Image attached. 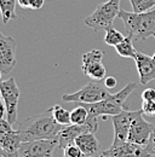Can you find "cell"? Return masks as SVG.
<instances>
[{
	"instance_id": "cell-24",
	"label": "cell",
	"mask_w": 155,
	"mask_h": 157,
	"mask_svg": "<svg viewBox=\"0 0 155 157\" xmlns=\"http://www.w3.org/2000/svg\"><path fill=\"white\" fill-rule=\"evenodd\" d=\"M63 157H89L86 156L77 144H70L63 149Z\"/></svg>"
},
{
	"instance_id": "cell-10",
	"label": "cell",
	"mask_w": 155,
	"mask_h": 157,
	"mask_svg": "<svg viewBox=\"0 0 155 157\" xmlns=\"http://www.w3.org/2000/svg\"><path fill=\"white\" fill-rule=\"evenodd\" d=\"M17 42L12 36L0 33V70L2 75H10L16 65Z\"/></svg>"
},
{
	"instance_id": "cell-25",
	"label": "cell",
	"mask_w": 155,
	"mask_h": 157,
	"mask_svg": "<svg viewBox=\"0 0 155 157\" xmlns=\"http://www.w3.org/2000/svg\"><path fill=\"white\" fill-rule=\"evenodd\" d=\"M143 101H155V90L154 88H145L142 92Z\"/></svg>"
},
{
	"instance_id": "cell-7",
	"label": "cell",
	"mask_w": 155,
	"mask_h": 157,
	"mask_svg": "<svg viewBox=\"0 0 155 157\" xmlns=\"http://www.w3.org/2000/svg\"><path fill=\"white\" fill-rule=\"evenodd\" d=\"M98 129V118L89 117L84 124H68L63 126L58 134V147L64 149L70 144H74L78 137L84 133H96Z\"/></svg>"
},
{
	"instance_id": "cell-17",
	"label": "cell",
	"mask_w": 155,
	"mask_h": 157,
	"mask_svg": "<svg viewBox=\"0 0 155 157\" xmlns=\"http://www.w3.org/2000/svg\"><path fill=\"white\" fill-rule=\"evenodd\" d=\"M81 69L86 76L92 78L93 81H101V80H104L107 78V70H105V67L103 65L102 62H97V63H93L91 65L84 67Z\"/></svg>"
},
{
	"instance_id": "cell-36",
	"label": "cell",
	"mask_w": 155,
	"mask_h": 157,
	"mask_svg": "<svg viewBox=\"0 0 155 157\" xmlns=\"http://www.w3.org/2000/svg\"><path fill=\"white\" fill-rule=\"evenodd\" d=\"M1 76H2V71L0 70V81H1Z\"/></svg>"
},
{
	"instance_id": "cell-33",
	"label": "cell",
	"mask_w": 155,
	"mask_h": 157,
	"mask_svg": "<svg viewBox=\"0 0 155 157\" xmlns=\"http://www.w3.org/2000/svg\"><path fill=\"white\" fill-rule=\"evenodd\" d=\"M4 157H21L19 152H4Z\"/></svg>"
},
{
	"instance_id": "cell-37",
	"label": "cell",
	"mask_w": 155,
	"mask_h": 157,
	"mask_svg": "<svg viewBox=\"0 0 155 157\" xmlns=\"http://www.w3.org/2000/svg\"><path fill=\"white\" fill-rule=\"evenodd\" d=\"M154 38H155V36H154ZM153 58H154V60H155V53H154V56H153Z\"/></svg>"
},
{
	"instance_id": "cell-19",
	"label": "cell",
	"mask_w": 155,
	"mask_h": 157,
	"mask_svg": "<svg viewBox=\"0 0 155 157\" xmlns=\"http://www.w3.org/2000/svg\"><path fill=\"white\" fill-rule=\"evenodd\" d=\"M49 111L52 114V116L55 118V121L62 124V126H68V124H72V121H70V111L66 110L63 106L61 105H54L52 108L49 109Z\"/></svg>"
},
{
	"instance_id": "cell-11",
	"label": "cell",
	"mask_w": 155,
	"mask_h": 157,
	"mask_svg": "<svg viewBox=\"0 0 155 157\" xmlns=\"http://www.w3.org/2000/svg\"><path fill=\"white\" fill-rule=\"evenodd\" d=\"M142 110V109H141ZM143 111H141L132 121L131 123V127H130V131H129V137L127 140L137 144V145H141V146H145L150 139V136L154 131V124L149 123L145 118L143 117Z\"/></svg>"
},
{
	"instance_id": "cell-3",
	"label": "cell",
	"mask_w": 155,
	"mask_h": 157,
	"mask_svg": "<svg viewBox=\"0 0 155 157\" xmlns=\"http://www.w3.org/2000/svg\"><path fill=\"white\" fill-rule=\"evenodd\" d=\"M119 18L124 22L126 33L136 40H147L155 36V9L137 13L120 10Z\"/></svg>"
},
{
	"instance_id": "cell-4",
	"label": "cell",
	"mask_w": 155,
	"mask_h": 157,
	"mask_svg": "<svg viewBox=\"0 0 155 157\" xmlns=\"http://www.w3.org/2000/svg\"><path fill=\"white\" fill-rule=\"evenodd\" d=\"M120 0H108L103 4H99L95 12L85 18V24L91 28L93 32L107 30L113 27V23L120 12Z\"/></svg>"
},
{
	"instance_id": "cell-29",
	"label": "cell",
	"mask_w": 155,
	"mask_h": 157,
	"mask_svg": "<svg viewBox=\"0 0 155 157\" xmlns=\"http://www.w3.org/2000/svg\"><path fill=\"white\" fill-rule=\"evenodd\" d=\"M116 85H117V81L114 76H107L104 78V86L107 88H114Z\"/></svg>"
},
{
	"instance_id": "cell-9",
	"label": "cell",
	"mask_w": 155,
	"mask_h": 157,
	"mask_svg": "<svg viewBox=\"0 0 155 157\" xmlns=\"http://www.w3.org/2000/svg\"><path fill=\"white\" fill-rule=\"evenodd\" d=\"M58 147V139H41L22 143L18 152L21 157H54Z\"/></svg>"
},
{
	"instance_id": "cell-21",
	"label": "cell",
	"mask_w": 155,
	"mask_h": 157,
	"mask_svg": "<svg viewBox=\"0 0 155 157\" xmlns=\"http://www.w3.org/2000/svg\"><path fill=\"white\" fill-rule=\"evenodd\" d=\"M125 35L122 33H120L119 30H116L114 27H110L105 30V36H104V42L109 46L115 47L120 42H122L125 40Z\"/></svg>"
},
{
	"instance_id": "cell-2",
	"label": "cell",
	"mask_w": 155,
	"mask_h": 157,
	"mask_svg": "<svg viewBox=\"0 0 155 157\" xmlns=\"http://www.w3.org/2000/svg\"><path fill=\"white\" fill-rule=\"evenodd\" d=\"M137 86L138 85L136 82H130L121 91H119L117 93H112L108 98L93 104H84L89 110V117L98 118L99 116H103V120H105L107 116H114L120 114L122 110L129 109L125 101L137 88Z\"/></svg>"
},
{
	"instance_id": "cell-23",
	"label": "cell",
	"mask_w": 155,
	"mask_h": 157,
	"mask_svg": "<svg viewBox=\"0 0 155 157\" xmlns=\"http://www.w3.org/2000/svg\"><path fill=\"white\" fill-rule=\"evenodd\" d=\"M133 12L142 13L155 9V0H130Z\"/></svg>"
},
{
	"instance_id": "cell-15",
	"label": "cell",
	"mask_w": 155,
	"mask_h": 157,
	"mask_svg": "<svg viewBox=\"0 0 155 157\" xmlns=\"http://www.w3.org/2000/svg\"><path fill=\"white\" fill-rule=\"evenodd\" d=\"M22 138L19 134L18 129H11L2 136H0V145L4 150V152H17L22 145Z\"/></svg>"
},
{
	"instance_id": "cell-13",
	"label": "cell",
	"mask_w": 155,
	"mask_h": 157,
	"mask_svg": "<svg viewBox=\"0 0 155 157\" xmlns=\"http://www.w3.org/2000/svg\"><path fill=\"white\" fill-rule=\"evenodd\" d=\"M137 70L139 74V83L148 85L150 81L155 80V60L142 52H137L135 58Z\"/></svg>"
},
{
	"instance_id": "cell-32",
	"label": "cell",
	"mask_w": 155,
	"mask_h": 157,
	"mask_svg": "<svg viewBox=\"0 0 155 157\" xmlns=\"http://www.w3.org/2000/svg\"><path fill=\"white\" fill-rule=\"evenodd\" d=\"M6 113V109H5V104L2 101V98H1V94H0V118L4 117V114Z\"/></svg>"
},
{
	"instance_id": "cell-1",
	"label": "cell",
	"mask_w": 155,
	"mask_h": 157,
	"mask_svg": "<svg viewBox=\"0 0 155 157\" xmlns=\"http://www.w3.org/2000/svg\"><path fill=\"white\" fill-rule=\"evenodd\" d=\"M63 126L57 123L52 114L47 110L38 116L24 120L18 126V132L23 143L41 139H58Z\"/></svg>"
},
{
	"instance_id": "cell-30",
	"label": "cell",
	"mask_w": 155,
	"mask_h": 157,
	"mask_svg": "<svg viewBox=\"0 0 155 157\" xmlns=\"http://www.w3.org/2000/svg\"><path fill=\"white\" fill-rule=\"evenodd\" d=\"M44 2H45V0H30L29 9H32V10H40L44 6Z\"/></svg>"
},
{
	"instance_id": "cell-18",
	"label": "cell",
	"mask_w": 155,
	"mask_h": 157,
	"mask_svg": "<svg viewBox=\"0 0 155 157\" xmlns=\"http://www.w3.org/2000/svg\"><path fill=\"white\" fill-rule=\"evenodd\" d=\"M132 40H133V38L127 34V36L125 38V40L122 42H120L117 46H115L116 53L120 57H124V58H133V59L136 58L137 51H136L135 46H133Z\"/></svg>"
},
{
	"instance_id": "cell-8",
	"label": "cell",
	"mask_w": 155,
	"mask_h": 157,
	"mask_svg": "<svg viewBox=\"0 0 155 157\" xmlns=\"http://www.w3.org/2000/svg\"><path fill=\"white\" fill-rule=\"evenodd\" d=\"M99 157H152L144 146L133 144L129 140H113L109 149L104 150Z\"/></svg>"
},
{
	"instance_id": "cell-35",
	"label": "cell",
	"mask_w": 155,
	"mask_h": 157,
	"mask_svg": "<svg viewBox=\"0 0 155 157\" xmlns=\"http://www.w3.org/2000/svg\"><path fill=\"white\" fill-rule=\"evenodd\" d=\"M153 117H155V101H154V110H153Z\"/></svg>"
},
{
	"instance_id": "cell-22",
	"label": "cell",
	"mask_w": 155,
	"mask_h": 157,
	"mask_svg": "<svg viewBox=\"0 0 155 157\" xmlns=\"http://www.w3.org/2000/svg\"><path fill=\"white\" fill-rule=\"evenodd\" d=\"M103 56H104V52L102 50H96V48L84 53L82 55V65H81V68L91 65V64L97 63V62H102Z\"/></svg>"
},
{
	"instance_id": "cell-20",
	"label": "cell",
	"mask_w": 155,
	"mask_h": 157,
	"mask_svg": "<svg viewBox=\"0 0 155 157\" xmlns=\"http://www.w3.org/2000/svg\"><path fill=\"white\" fill-rule=\"evenodd\" d=\"M89 118V110L84 104H80L79 106L74 108L70 111V121L74 124H84L86 123Z\"/></svg>"
},
{
	"instance_id": "cell-14",
	"label": "cell",
	"mask_w": 155,
	"mask_h": 157,
	"mask_svg": "<svg viewBox=\"0 0 155 157\" xmlns=\"http://www.w3.org/2000/svg\"><path fill=\"white\" fill-rule=\"evenodd\" d=\"M75 144L89 157H95L99 151V143L95 133H84L77 138Z\"/></svg>"
},
{
	"instance_id": "cell-26",
	"label": "cell",
	"mask_w": 155,
	"mask_h": 157,
	"mask_svg": "<svg viewBox=\"0 0 155 157\" xmlns=\"http://www.w3.org/2000/svg\"><path fill=\"white\" fill-rule=\"evenodd\" d=\"M153 110H154V101H143L142 104V111L144 115H148L153 117Z\"/></svg>"
},
{
	"instance_id": "cell-38",
	"label": "cell",
	"mask_w": 155,
	"mask_h": 157,
	"mask_svg": "<svg viewBox=\"0 0 155 157\" xmlns=\"http://www.w3.org/2000/svg\"><path fill=\"white\" fill-rule=\"evenodd\" d=\"M154 157H155V156H154Z\"/></svg>"
},
{
	"instance_id": "cell-31",
	"label": "cell",
	"mask_w": 155,
	"mask_h": 157,
	"mask_svg": "<svg viewBox=\"0 0 155 157\" xmlns=\"http://www.w3.org/2000/svg\"><path fill=\"white\" fill-rule=\"evenodd\" d=\"M17 2L23 9H29V6H30V0H17Z\"/></svg>"
},
{
	"instance_id": "cell-27",
	"label": "cell",
	"mask_w": 155,
	"mask_h": 157,
	"mask_svg": "<svg viewBox=\"0 0 155 157\" xmlns=\"http://www.w3.org/2000/svg\"><path fill=\"white\" fill-rule=\"evenodd\" d=\"M144 147H145V150H147L152 156H155V128H154V131H153V133H152V136H150V139H149L148 144H147Z\"/></svg>"
},
{
	"instance_id": "cell-34",
	"label": "cell",
	"mask_w": 155,
	"mask_h": 157,
	"mask_svg": "<svg viewBox=\"0 0 155 157\" xmlns=\"http://www.w3.org/2000/svg\"><path fill=\"white\" fill-rule=\"evenodd\" d=\"M0 157H4V150L1 147V145H0Z\"/></svg>"
},
{
	"instance_id": "cell-5",
	"label": "cell",
	"mask_w": 155,
	"mask_h": 157,
	"mask_svg": "<svg viewBox=\"0 0 155 157\" xmlns=\"http://www.w3.org/2000/svg\"><path fill=\"white\" fill-rule=\"evenodd\" d=\"M110 94L108 88L104 85H101L99 81H92L74 93H64L62 99L64 101H74L79 104H93L108 98Z\"/></svg>"
},
{
	"instance_id": "cell-12",
	"label": "cell",
	"mask_w": 155,
	"mask_h": 157,
	"mask_svg": "<svg viewBox=\"0 0 155 157\" xmlns=\"http://www.w3.org/2000/svg\"><path fill=\"white\" fill-rule=\"evenodd\" d=\"M141 111H142V110L131 111V110H129V109H125V110H122L120 114L112 116L113 127H114V140H121V141L127 140L131 123H132L133 118H135Z\"/></svg>"
},
{
	"instance_id": "cell-6",
	"label": "cell",
	"mask_w": 155,
	"mask_h": 157,
	"mask_svg": "<svg viewBox=\"0 0 155 157\" xmlns=\"http://www.w3.org/2000/svg\"><path fill=\"white\" fill-rule=\"evenodd\" d=\"M0 94L6 109V118L14 124L17 121L18 113V100L21 92L14 78H9L4 81H0Z\"/></svg>"
},
{
	"instance_id": "cell-28",
	"label": "cell",
	"mask_w": 155,
	"mask_h": 157,
	"mask_svg": "<svg viewBox=\"0 0 155 157\" xmlns=\"http://www.w3.org/2000/svg\"><path fill=\"white\" fill-rule=\"evenodd\" d=\"M11 129H14V128H12V124L7 121V118H0V136H2L4 133H6Z\"/></svg>"
},
{
	"instance_id": "cell-16",
	"label": "cell",
	"mask_w": 155,
	"mask_h": 157,
	"mask_svg": "<svg viewBox=\"0 0 155 157\" xmlns=\"http://www.w3.org/2000/svg\"><path fill=\"white\" fill-rule=\"evenodd\" d=\"M17 0H0V13L2 23L6 24L11 20H17L18 16L15 11Z\"/></svg>"
}]
</instances>
